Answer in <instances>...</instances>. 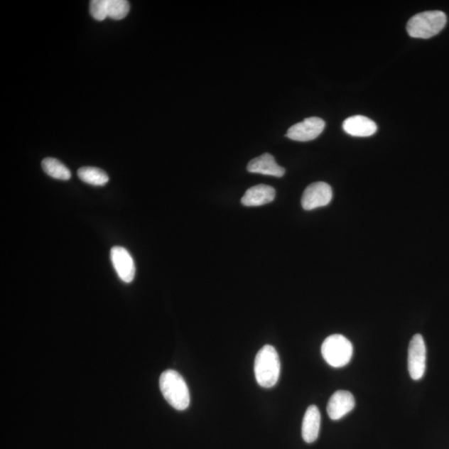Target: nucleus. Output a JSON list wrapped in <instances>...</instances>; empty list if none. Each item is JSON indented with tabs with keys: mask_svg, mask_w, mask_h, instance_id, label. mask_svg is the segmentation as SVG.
<instances>
[{
	"mask_svg": "<svg viewBox=\"0 0 449 449\" xmlns=\"http://www.w3.org/2000/svg\"><path fill=\"white\" fill-rule=\"evenodd\" d=\"M254 371L260 386L266 389L275 386L280 377L281 361L279 355L273 346L266 345L259 350Z\"/></svg>",
	"mask_w": 449,
	"mask_h": 449,
	"instance_id": "obj_1",
	"label": "nucleus"
},
{
	"mask_svg": "<svg viewBox=\"0 0 449 449\" xmlns=\"http://www.w3.org/2000/svg\"><path fill=\"white\" fill-rule=\"evenodd\" d=\"M159 385L161 392L171 406L179 411H183L189 407V389L182 375L177 371H164L161 374Z\"/></svg>",
	"mask_w": 449,
	"mask_h": 449,
	"instance_id": "obj_2",
	"label": "nucleus"
},
{
	"mask_svg": "<svg viewBox=\"0 0 449 449\" xmlns=\"http://www.w3.org/2000/svg\"><path fill=\"white\" fill-rule=\"evenodd\" d=\"M446 23V14L442 11L423 12L409 19L407 32L412 38L426 40L440 33Z\"/></svg>",
	"mask_w": 449,
	"mask_h": 449,
	"instance_id": "obj_3",
	"label": "nucleus"
},
{
	"mask_svg": "<svg viewBox=\"0 0 449 449\" xmlns=\"http://www.w3.org/2000/svg\"><path fill=\"white\" fill-rule=\"evenodd\" d=\"M353 345L342 335H332L325 340L321 346V354L327 364L334 368L347 365L353 356Z\"/></svg>",
	"mask_w": 449,
	"mask_h": 449,
	"instance_id": "obj_4",
	"label": "nucleus"
},
{
	"mask_svg": "<svg viewBox=\"0 0 449 449\" xmlns=\"http://www.w3.org/2000/svg\"><path fill=\"white\" fill-rule=\"evenodd\" d=\"M427 350L421 335H414L410 340L408 354V369L410 377L419 380L426 371Z\"/></svg>",
	"mask_w": 449,
	"mask_h": 449,
	"instance_id": "obj_5",
	"label": "nucleus"
},
{
	"mask_svg": "<svg viewBox=\"0 0 449 449\" xmlns=\"http://www.w3.org/2000/svg\"><path fill=\"white\" fill-rule=\"evenodd\" d=\"M333 197L332 188L325 183H312L306 188L302 196L301 204L306 211L327 206Z\"/></svg>",
	"mask_w": 449,
	"mask_h": 449,
	"instance_id": "obj_6",
	"label": "nucleus"
},
{
	"mask_svg": "<svg viewBox=\"0 0 449 449\" xmlns=\"http://www.w3.org/2000/svg\"><path fill=\"white\" fill-rule=\"evenodd\" d=\"M325 123L323 119L311 117L291 126L287 131L286 136L297 141H309L314 140L324 131Z\"/></svg>",
	"mask_w": 449,
	"mask_h": 449,
	"instance_id": "obj_7",
	"label": "nucleus"
},
{
	"mask_svg": "<svg viewBox=\"0 0 449 449\" xmlns=\"http://www.w3.org/2000/svg\"><path fill=\"white\" fill-rule=\"evenodd\" d=\"M111 261L117 274L125 283L134 281L136 267L133 257L125 248L114 247L111 250Z\"/></svg>",
	"mask_w": 449,
	"mask_h": 449,
	"instance_id": "obj_8",
	"label": "nucleus"
},
{
	"mask_svg": "<svg viewBox=\"0 0 449 449\" xmlns=\"http://www.w3.org/2000/svg\"><path fill=\"white\" fill-rule=\"evenodd\" d=\"M355 406L354 395L345 390H338L330 397L327 404V413L332 421H340L352 411Z\"/></svg>",
	"mask_w": 449,
	"mask_h": 449,
	"instance_id": "obj_9",
	"label": "nucleus"
},
{
	"mask_svg": "<svg viewBox=\"0 0 449 449\" xmlns=\"http://www.w3.org/2000/svg\"><path fill=\"white\" fill-rule=\"evenodd\" d=\"M248 172L281 178L286 173L285 168L276 162L274 157L269 153H264L254 158L247 165Z\"/></svg>",
	"mask_w": 449,
	"mask_h": 449,
	"instance_id": "obj_10",
	"label": "nucleus"
},
{
	"mask_svg": "<svg viewBox=\"0 0 449 449\" xmlns=\"http://www.w3.org/2000/svg\"><path fill=\"white\" fill-rule=\"evenodd\" d=\"M343 129L346 134L354 136H369L377 131V125L367 117L356 115L350 117L344 121Z\"/></svg>",
	"mask_w": 449,
	"mask_h": 449,
	"instance_id": "obj_11",
	"label": "nucleus"
},
{
	"mask_svg": "<svg viewBox=\"0 0 449 449\" xmlns=\"http://www.w3.org/2000/svg\"><path fill=\"white\" fill-rule=\"evenodd\" d=\"M276 198V190L271 185L260 184L249 188L242 198L247 207H259L270 203Z\"/></svg>",
	"mask_w": 449,
	"mask_h": 449,
	"instance_id": "obj_12",
	"label": "nucleus"
},
{
	"mask_svg": "<svg viewBox=\"0 0 449 449\" xmlns=\"http://www.w3.org/2000/svg\"><path fill=\"white\" fill-rule=\"evenodd\" d=\"M321 416L318 408L310 405L307 409L302 423V438L307 443H314L318 438Z\"/></svg>",
	"mask_w": 449,
	"mask_h": 449,
	"instance_id": "obj_13",
	"label": "nucleus"
},
{
	"mask_svg": "<svg viewBox=\"0 0 449 449\" xmlns=\"http://www.w3.org/2000/svg\"><path fill=\"white\" fill-rule=\"evenodd\" d=\"M42 168L50 177L67 180L71 178V172L66 166L55 158H47L43 160Z\"/></svg>",
	"mask_w": 449,
	"mask_h": 449,
	"instance_id": "obj_14",
	"label": "nucleus"
},
{
	"mask_svg": "<svg viewBox=\"0 0 449 449\" xmlns=\"http://www.w3.org/2000/svg\"><path fill=\"white\" fill-rule=\"evenodd\" d=\"M77 175L82 182L97 187H102L109 182V175L104 170L97 168H82L77 171Z\"/></svg>",
	"mask_w": 449,
	"mask_h": 449,
	"instance_id": "obj_15",
	"label": "nucleus"
},
{
	"mask_svg": "<svg viewBox=\"0 0 449 449\" xmlns=\"http://www.w3.org/2000/svg\"><path fill=\"white\" fill-rule=\"evenodd\" d=\"M130 4L126 0H107V17L120 21L128 16Z\"/></svg>",
	"mask_w": 449,
	"mask_h": 449,
	"instance_id": "obj_16",
	"label": "nucleus"
},
{
	"mask_svg": "<svg viewBox=\"0 0 449 449\" xmlns=\"http://www.w3.org/2000/svg\"><path fill=\"white\" fill-rule=\"evenodd\" d=\"M90 13L97 21H104L107 18V0H92L90 2Z\"/></svg>",
	"mask_w": 449,
	"mask_h": 449,
	"instance_id": "obj_17",
	"label": "nucleus"
}]
</instances>
